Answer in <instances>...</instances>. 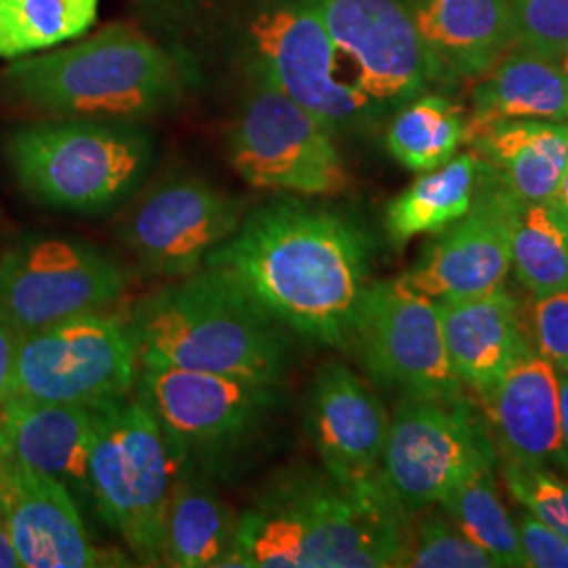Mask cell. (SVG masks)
Listing matches in <instances>:
<instances>
[{"mask_svg": "<svg viewBox=\"0 0 568 568\" xmlns=\"http://www.w3.org/2000/svg\"><path fill=\"white\" fill-rule=\"evenodd\" d=\"M368 257L356 222L283 196L246 213L204 265L232 274L291 333L342 347L368 284Z\"/></svg>", "mask_w": 568, "mask_h": 568, "instance_id": "1", "label": "cell"}, {"mask_svg": "<svg viewBox=\"0 0 568 568\" xmlns=\"http://www.w3.org/2000/svg\"><path fill=\"white\" fill-rule=\"evenodd\" d=\"M408 523L384 480L344 487L326 471L284 476L239 516L225 567H400Z\"/></svg>", "mask_w": 568, "mask_h": 568, "instance_id": "2", "label": "cell"}, {"mask_svg": "<svg viewBox=\"0 0 568 568\" xmlns=\"http://www.w3.org/2000/svg\"><path fill=\"white\" fill-rule=\"evenodd\" d=\"M140 366H171L283 384L288 328L232 274L204 265L135 305Z\"/></svg>", "mask_w": 568, "mask_h": 568, "instance_id": "3", "label": "cell"}, {"mask_svg": "<svg viewBox=\"0 0 568 568\" xmlns=\"http://www.w3.org/2000/svg\"><path fill=\"white\" fill-rule=\"evenodd\" d=\"M178 63L129 26L13 60L0 72L7 102L55 119L142 121L182 100Z\"/></svg>", "mask_w": 568, "mask_h": 568, "instance_id": "4", "label": "cell"}, {"mask_svg": "<svg viewBox=\"0 0 568 568\" xmlns=\"http://www.w3.org/2000/svg\"><path fill=\"white\" fill-rule=\"evenodd\" d=\"M4 159L37 203L100 215L140 190L154 161V140L135 121L51 116L9 131Z\"/></svg>", "mask_w": 568, "mask_h": 568, "instance_id": "5", "label": "cell"}, {"mask_svg": "<svg viewBox=\"0 0 568 568\" xmlns=\"http://www.w3.org/2000/svg\"><path fill=\"white\" fill-rule=\"evenodd\" d=\"M93 408L89 490L98 514L140 565L163 567L164 518L180 459L138 396Z\"/></svg>", "mask_w": 568, "mask_h": 568, "instance_id": "6", "label": "cell"}, {"mask_svg": "<svg viewBox=\"0 0 568 568\" xmlns=\"http://www.w3.org/2000/svg\"><path fill=\"white\" fill-rule=\"evenodd\" d=\"M495 466L497 448L487 419L466 394L400 396L389 417L382 480L406 514L440 504L459 483Z\"/></svg>", "mask_w": 568, "mask_h": 568, "instance_id": "7", "label": "cell"}, {"mask_svg": "<svg viewBox=\"0 0 568 568\" xmlns=\"http://www.w3.org/2000/svg\"><path fill=\"white\" fill-rule=\"evenodd\" d=\"M138 398L180 464L220 459L253 440L281 403V386L171 366H140Z\"/></svg>", "mask_w": 568, "mask_h": 568, "instance_id": "8", "label": "cell"}, {"mask_svg": "<svg viewBox=\"0 0 568 568\" xmlns=\"http://www.w3.org/2000/svg\"><path fill=\"white\" fill-rule=\"evenodd\" d=\"M138 375L129 323L89 312L21 335L11 398L98 406L129 396Z\"/></svg>", "mask_w": 568, "mask_h": 568, "instance_id": "9", "label": "cell"}, {"mask_svg": "<svg viewBox=\"0 0 568 568\" xmlns=\"http://www.w3.org/2000/svg\"><path fill=\"white\" fill-rule=\"evenodd\" d=\"M126 274L81 239L26 236L0 257V323L20 335L119 302Z\"/></svg>", "mask_w": 568, "mask_h": 568, "instance_id": "10", "label": "cell"}, {"mask_svg": "<svg viewBox=\"0 0 568 568\" xmlns=\"http://www.w3.org/2000/svg\"><path fill=\"white\" fill-rule=\"evenodd\" d=\"M347 345L377 384L400 396L464 394V384L448 363L438 302L403 278L366 284Z\"/></svg>", "mask_w": 568, "mask_h": 568, "instance_id": "11", "label": "cell"}, {"mask_svg": "<svg viewBox=\"0 0 568 568\" xmlns=\"http://www.w3.org/2000/svg\"><path fill=\"white\" fill-rule=\"evenodd\" d=\"M230 161L265 190L335 196L349 183L333 131L264 79L232 129Z\"/></svg>", "mask_w": 568, "mask_h": 568, "instance_id": "12", "label": "cell"}, {"mask_svg": "<svg viewBox=\"0 0 568 568\" xmlns=\"http://www.w3.org/2000/svg\"><path fill=\"white\" fill-rule=\"evenodd\" d=\"M262 79L304 105L331 131L379 116L365 93L339 74V51L312 0H281L251 23Z\"/></svg>", "mask_w": 568, "mask_h": 568, "instance_id": "13", "label": "cell"}, {"mask_svg": "<svg viewBox=\"0 0 568 568\" xmlns=\"http://www.w3.org/2000/svg\"><path fill=\"white\" fill-rule=\"evenodd\" d=\"M337 51L356 68L354 84L382 112L426 91L432 68L403 0H312Z\"/></svg>", "mask_w": 568, "mask_h": 568, "instance_id": "14", "label": "cell"}, {"mask_svg": "<svg viewBox=\"0 0 568 568\" xmlns=\"http://www.w3.org/2000/svg\"><path fill=\"white\" fill-rule=\"evenodd\" d=\"M243 217L239 199L190 178L150 192L119 225V236L143 270L183 278L203 267Z\"/></svg>", "mask_w": 568, "mask_h": 568, "instance_id": "15", "label": "cell"}, {"mask_svg": "<svg viewBox=\"0 0 568 568\" xmlns=\"http://www.w3.org/2000/svg\"><path fill=\"white\" fill-rule=\"evenodd\" d=\"M511 206L514 194L485 164L471 209L400 278L432 300L471 297L504 286L511 270Z\"/></svg>", "mask_w": 568, "mask_h": 568, "instance_id": "16", "label": "cell"}, {"mask_svg": "<svg viewBox=\"0 0 568 568\" xmlns=\"http://www.w3.org/2000/svg\"><path fill=\"white\" fill-rule=\"evenodd\" d=\"M0 514L23 568L129 565L91 541L70 488L11 455L0 464Z\"/></svg>", "mask_w": 568, "mask_h": 568, "instance_id": "17", "label": "cell"}, {"mask_svg": "<svg viewBox=\"0 0 568 568\" xmlns=\"http://www.w3.org/2000/svg\"><path fill=\"white\" fill-rule=\"evenodd\" d=\"M305 429L335 483L344 487L382 483L389 415L352 368L331 363L316 373L305 405Z\"/></svg>", "mask_w": 568, "mask_h": 568, "instance_id": "18", "label": "cell"}, {"mask_svg": "<svg viewBox=\"0 0 568 568\" xmlns=\"http://www.w3.org/2000/svg\"><path fill=\"white\" fill-rule=\"evenodd\" d=\"M497 459L554 466L560 432L558 371L535 349L518 358L480 396Z\"/></svg>", "mask_w": 568, "mask_h": 568, "instance_id": "19", "label": "cell"}, {"mask_svg": "<svg viewBox=\"0 0 568 568\" xmlns=\"http://www.w3.org/2000/svg\"><path fill=\"white\" fill-rule=\"evenodd\" d=\"M432 81L483 79L516 42L508 0H415Z\"/></svg>", "mask_w": 568, "mask_h": 568, "instance_id": "20", "label": "cell"}, {"mask_svg": "<svg viewBox=\"0 0 568 568\" xmlns=\"http://www.w3.org/2000/svg\"><path fill=\"white\" fill-rule=\"evenodd\" d=\"M436 302L448 363L464 387L478 396L532 349L518 302L501 286L483 295Z\"/></svg>", "mask_w": 568, "mask_h": 568, "instance_id": "21", "label": "cell"}, {"mask_svg": "<svg viewBox=\"0 0 568 568\" xmlns=\"http://www.w3.org/2000/svg\"><path fill=\"white\" fill-rule=\"evenodd\" d=\"M7 453L23 466L61 480L70 490H89V453L95 408L13 396L0 405Z\"/></svg>", "mask_w": 568, "mask_h": 568, "instance_id": "22", "label": "cell"}, {"mask_svg": "<svg viewBox=\"0 0 568 568\" xmlns=\"http://www.w3.org/2000/svg\"><path fill=\"white\" fill-rule=\"evenodd\" d=\"M514 196L549 203L568 164V121H499L467 135Z\"/></svg>", "mask_w": 568, "mask_h": 568, "instance_id": "23", "label": "cell"}, {"mask_svg": "<svg viewBox=\"0 0 568 568\" xmlns=\"http://www.w3.org/2000/svg\"><path fill=\"white\" fill-rule=\"evenodd\" d=\"M467 135L499 121H568V77L558 60L520 49L474 89Z\"/></svg>", "mask_w": 568, "mask_h": 568, "instance_id": "24", "label": "cell"}, {"mask_svg": "<svg viewBox=\"0 0 568 568\" xmlns=\"http://www.w3.org/2000/svg\"><path fill=\"white\" fill-rule=\"evenodd\" d=\"M175 480L164 518L163 567H225L234 541L239 516L217 493L190 478Z\"/></svg>", "mask_w": 568, "mask_h": 568, "instance_id": "25", "label": "cell"}, {"mask_svg": "<svg viewBox=\"0 0 568 568\" xmlns=\"http://www.w3.org/2000/svg\"><path fill=\"white\" fill-rule=\"evenodd\" d=\"M483 173V159L476 152H466L410 183L387 206L386 227L392 243L405 246L415 236L445 232L462 220L476 201Z\"/></svg>", "mask_w": 568, "mask_h": 568, "instance_id": "26", "label": "cell"}, {"mask_svg": "<svg viewBox=\"0 0 568 568\" xmlns=\"http://www.w3.org/2000/svg\"><path fill=\"white\" fill-rule=\"evenodd\" d=\"M511 270L535 297L568 291V227L548 203H527L514 196Z\"/></svg>", "mask_w": 568, "mask_h": 568, "instance_id": "27", "label": "cell"}, {"mask_svg": "<svg viewBox=\"0 0 568 568\" xmlns=\"http://www.w3.org/2000/svg\"><path fill=\"white\" fill-rule=\"evenodd\" d=\"M467 143V119L443 95H419L405 103L389 122V154L408 171L427 173L447 164Z\"/></svg>", "mask_w": 568, "mask_h": 568, "instance_id": "28", "label": "cell"}, {"mask_svg": "<svg viewBox=\"0 0 568 568\" xmlns=\"http://www.w3.org/2000/svg\"><path fill=\"white\" fill-rule=\"evenodd\" d=\"M102 0H0V60L13 61L82 39Z\"/></svg>", "mask_w": 568, "mask_h": 568, "instance_id": "29", "label": "cell"}, {"mask_svg": "<svg viewBox=\"0 0 568 568\" xmlns=\"http://www.w3.org/2000/svg\"><path fill=\"white\" fill-rule=\"evenodd\" d=\"M436 506L445 509L462 532L487 551L495 567H527L516 520L499 497L495 469L469 476Z\"/></svg>", "mask_w": 568, "mask_h": 568, "instance_id": "30", "label": "cell"}, {"mask_svg": "<svg viewBox=\"0 0 568 568\" xmlns=\"http://www.w3.org/2000/svg\"><path fill=\"white\" fill-rule=\"evenodd\" d=\"M408 523L405 556L400 567L495 568L493 558L462 532L440 506L415 511Z\"/></svg>", "mask_w": 568, "mask_h": 568, "instance_id": "31", "label": "cell"}, {"mask_svg": "<svg viewBox=\"0 0 568 568\" xmlns=\"http://www.w3.org/2000/svg\"><path fill=\"white\" fill-rule=\"evenodd\" d=\"M501 476L511 497L544 525L568 539V478L549 466H518L501 462Z\"/></svg>", "mask_w": 568, "mask_h": 568, "instance_id": "32", "label": "cell"}, {"mask_svg": "<svg viewBox=\"0 0 568 568\" xmlns=\"http://www.w3.org/2000/svg\"><path fill=\"white\" fill-rule=\"evenodd\" d=\"M516 42L560 60L568 51V0H508Z\"/></svg>", "mask_w": 568, "mask_h": 568, "instance_id": "33", "label": "cell"}, {"mask_svg": "<svg viewBox=\"0 0 568 568\" xmlns=\"http://www.w3.org/2000/svg\"><path fill=\"white\" fill-rule=\"evenodd\" d=\"M532 328L537 352L558 373L568 375V291L535 297Z\"/></svg>", "mask_w": 568, "mask_h": 568, "instance_id": "34", "label": "cell"}, {"mask_svg": "<svg viewBox=\"0 0 568 568\" xmlns=\"http://www.w3.org/2000/svg\"><path fill=\"white\" fill-rule=\"evenodd\" d=\"M527 567L568 568V539L523 509L516 518Z\"/></svg>", "mask_w": 568, "mask_h": 568, "instance_id": "35", "label": "cell"}, {"mask_svg": "<svg viewBox=\"0 0 568 568\" xmlns=\"http://www.w3.org/2000/svg\"><path fill=\"white\" fill-rule=\"evenodd\" d=\"M20 333L11 326L0 323V405L11 398L13 392V375H16V358Z\"/></svg>", "mask_w": 568, "mask_h": 568, "instance_id": "36", "label": "cell"}, {"mask_svg": "<svg viewBox=\"0 0 568 568\" xmlns=\"http://www.w3.org/2000/svg\"><path fill=\"white\" fill-rule=\"evenodd\" d=\"M560 386V432H558V450L554 466L558 467L568 478V375L558 373Z\"/></svg>", "mask_w": 568, "mask_h": 568, "instance_id": "37", "label": "cell"}, {"mask_svg": "<svg viewBox=\"0 0 568 568\" xmlns=\"http://www.w3.org/2000/svg\"><path fill=\"white\" fill-rule=\"evenodd\" d=\"M0 568H21L20 556L16 551L2 514H0Z\"/></svg>", "mask_w": 568, "mask_h": 568, "instance_id": "38", "label": "cell"}, {"mask_svg": "<svg viewBox=\"0 0 568 568\" xmlns=\"http://www.w3.org/2000/svg\"><path fill=\"white\" fill-rule=\"evenodd\" d=\"M548 204L554 209V213L560 217V222L568 227V164Z\"/></svg>", "mask_w": 568, "mask_h": 568, "instance_id": "39", "label": "cell"}, {"mask_svg": "<svg viewBox=\"0 0 568 568\" xmlns=\"http://www.w3.org/2000/svg\"><path fill=\"white\" fill-rule=\"evenodd\" d=\"M9 453H7V443H4V427H2V419H0V464H2V459L7 457Z\"/></svg>", "mask_w": 568, "mask_h": 568, "instance_id": "40", "label": "cell"}, {"mask_svg": "<svg viewBox=\"0 0 568 568\" xmlns=\"http://www.w3.org/2000/svg\"><path fill=\"white\" fill-rule=\"evenodd\" d=\"M558 63H560V68L565 70V74L568 77V51L562 55V58H560V60H558Z\"/></svg>", "mask_w": 568, "mask_h": 568, "instance_id": "41", "label": "cell"}]
</instances>
